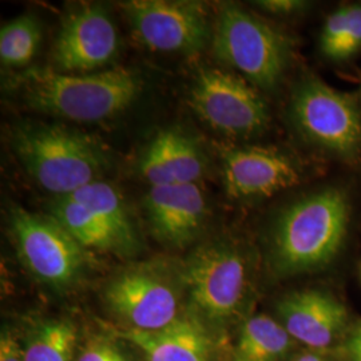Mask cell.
<instances>
[{
	"label": "cell",
	"instance_id": "obj_27",
	"mask_svg": "<svg viewBox=\"0 0 361 361\" xmlns=\"http://www.w3.org/2000/svg\"><path fill=\"white\" fill-rule=\"evenodd\" d=\"M345 349L349 361H361V325L350 336Z\"/></svg>",
	"mask_w": 361,
	"mask_h": 361
},
{
	"label": "cell",
	"instance_id": "obj_17",
	"mask_svg": "<svg viewBox=\"0 0 361 361\" xmlns=\"http://www.w3.org/2000/svg\"><path fill=\"white\" fill-rule=\"evenodd\" d=\"M99 219L106 231L113 235L119 253H130L137 246V235L129 212L116 188L107 182L95 180L68 194Z\"/></svg>",
	"mask_w": 361,
	"mask_h": 361
},
{
	"label": "cell",
	"instance_id": "obj_14",
	"mask_svg": "<svg viewBox=\"0 0 361 361\" xmlns=\"http://www.w3.org/2000/svg\"><path fill=\"white\" fill-rule=\"evenodd\" d=\"M277 312L288 334L312 348L329 347L348 319L345 307L337 298L317 289L297 290L285 296Z\"/></svg>",
	"mask_w": 361,
	"mask_h": 361
},
{
	"label": "cell",
	"instance_id": "obj_7",
	"mask_svg": "<svg viewBox=\"0 0 361 361\" xmlns=\"http://www.w3.org/2000/svg\"><path fill=\"white\" fill-rule=\"evenodd\" d=\"M180 284L200 316L212 323L228 322L245 297V261L226 244L202 246L183 265Z\"/></svg>",
	"mask_w": 361,
	"mask_h": 361
},
{
	"label": "cell",
	"instance_id": "obj_6",
	"mask_svg": "<svg viewBox=\"0 0 361 361\" xmlns=\"http://www.w3.org/2000/svg\"><path fill=\"white\" fill-rule=\"evenodd\" d=\"M10 224L18 253L39 281L62 290L80 279L86 267V247L52 216L13 207Z\"/></svg>",
	"mask_w": 361,
	"mask_h": 361
},
{
	"label": "cell",
	"instance_id": "obj_15",
	"mask_svg": "<svg viewBox=\"0 0 361 361\" xmlns=\"http://www.w3.org/2000/svg\"><path fill=\"white\" fill-rule=\"evenodd\" d=\"M205 159L197 143L180 130L159 131L145 149L140 171L150 186L197 183Z\"/></svg>",
	"mask_w": 361,
	"mask_h": 361
},
{
	"label": "cell",
	"instance_id": "obj_26",
	"mask_svg": "<svg viewBox=\"0 0 361 361\" xmlns=\"http://www.w3.org/2000/svg\"><path fill=\"white\" fill-rule=\"evenodd\" d=\"M264 10L277 15H292L304 10L308 4L298 0H264L258 3Z\"/></svg>",
	"mask_w": 361,
	"mask_h": 361
},
{
	"label": "cell",
	"instance_id": "obj_9",
	"mask_svg": "<svg viewBox=\"0 0 361 361\" xmlns=\"http://www.w3.org/2000/svg\"><path fill=\"white\" fill-rule=\"evenodd\" d=\"M137 39L153 51L192 55L210 38L204 6L197 1L133 0L122 4Z\"/></svg>",
	"mask_w": 361,
	"mask_h": 361
},
{
	"label": "cell",
	"instance_id": "obj_8",
	"mask_svg": "<svg viewBox=\"0 0 361 361\" xmlns=\"http://www.w3.org/2000/svg\"><path fill=\"white\" fill-rule=\"evenodd\" d=\"M194 113L213 129L233 137H250L265 129L268 107L244 79L207 68L195 78L189 94Z\"/></svg>",
	"mask_w": 361,
	"mask_h": 361
},
{
	"label": "cell",
	"instance_id": "obj_2",
	"mask_svg": "<svg viewBox=\"0 0 361 361\" xmlns=\"http://www.w3.org/2000/svg\"><path fill=\"white\" fill-rule=\"evenodd\" d=\"M348 219L347 195L334 188L307 195L286 207L271 235L273 269L290 276L326 265L343 244Z\"/></svg>",
	"mask_w": 361,
	"mask_h": 361
},
{
	"label": "cell",
	"instance_id": "obj_28",
	"mask_svg": "<svg viewBox=\"0 0 361 361\" xmlns=\"http://www.w3.org/2000/svg\"><path fill=\"white\" fill-rule=\"evenodd\" d=\"M296 361H325L324 359H322L320 356H317V355H312V353H307V355H302V356H300Z\"/></svg>",
	"mask_w": 361,
	"mask_h": 361
},
{
	"label": "cell",
	"instance_id": "obj_3",
	"mask_svg": "<svg viewBox=\"0 0 361 361\" xmlns=\"http://www.w3.org/2000/svg\"><path fill=\"white\" fill-rule=\"evenodd\" d=\"M13 147L28 174L59 197L95 182L109 164L94 138L63 126H19L13 130Z\"/></svg>",
	"mask_w": 361,
	"mask_h": 361
},
{
	"label": "cell",
	"instance_id": "obj_13",
	"mask_svg": "<svg viewBox=\"0 0 361 361\" xmlns=\"http://www.w3.org/2000/svg\"><path fill=\"white\" fill-rule=\"evenodd\" d=\"M145 207L153 234L162 243L182 246L204 228L207 201L198 183L150 186Z\"/></svg>",
	"mask_w": 361,
	"mask_h": 361
},
{
	"label": "cell",
	"instance_id": "obj_19",
	"mask_svg": "<svg viewBox=\"0 0 361 361\" xmlns=\"http://www.w3.org/2000/svg\"><path fill=\"white\" fill-rule=\"evenodd\" d=\"M49 214L56 219L83 247L119 253L116 240L106 231L99 219L71 195L58 197L52 201L49 207Z\"/></svg>",
	"mask_w": 361,
	"mask_h": 361
},
{
	"label": "cell",
	"instance_id": "obj_16",
	"mask_svg": "<svg viewBox=\"0 0 361 361\" xmlns=\"http://www.w3.org/2000/svg\"><path fill=\"white\" fill-rule=\"evenodd\" d=\"M122 337L141 349L147 361H210L213 341L204 324L183 314L158 331L128 329Z\"/></svg>",
	"mask_w": 361,
	"mask_h": 361
},
{
	"label": "cell",
	"instance_id": "obj_1",
	"mask_svg": "<svg viewBox=\"0 0 361 361\" xmlns=\"http://www.w3.org/2000/svg\"><path fill=\"white\" fill-rule=\"evenodd\" d=\"M27 104L46 114L78 122H97L125 111L138 98L142 80L116 67L90 74L30 68L18 78Z\"/></svg>",
	"mask_w": 361,
	"mask_h": 361
},
{
	"label": "cell",
	"instance_id": "obj_23",
	"mask_svg": "<svg viewBox=\"0 0 361 361\" xmlns=\"http://www.w3.org/2000/svg\"><path fill=\"white\" fill-rule=\"evenodd\" d=\"M361 49V4H353L352 19L348 30L341 43L337 46L334 54L331 55V61L341 62L352 58Z\"/></svg>",
	"mask_w": 361,
	"mask_h": 361
},
{
	"label": "cell",
	"instance_id": "obj_24",
	"mask_svg": "<svg viewBox=\"0 0 361 361\" xmlns=\"http://www.w3.org/2000/svg\"><path fill=\"white\" fill-rule=\"evenodd\" d=\"M75 361H129V359L116 344L106 340H94L83 348Z\"/></svg>",
	"mask_w": 361,
	"mask_h": 361
},
{
	"label": "cell",
	"instance_id": "obj_10",
	"mask_svg": "<svg viewBox=\"0 0 361 361\" xmlns=\"http://www.w3.org/2000/svg\"><path fill=\"white\" fill-rule=\"evenodd\" d=\"M104 297L110 310L130 329L158 331L180 316L177 289L152 267L119 273L106 286Z\"/></svg>",
	"mask_w": 361,
	"mask_h": 361
},
{
	"label": "cell",
	"instance_id": "obj_22",
	"mask_svg": "<svg viewBox=\"0 0 361 361\" xmlns=\"http://www.w3.org/2000/svg\"><path fill=\"white\" fill-rule=\"evenodd\" d=\"M352 6H344L335 13H331L324 23L320 35V49L326 58H331L337 46L341 43L347 34L350 19H352Z\"/></svg>",
	"mask_w": 361,
	"mask_h": 361
},
{
	"label": "cell",
	"instance_id": "obj_21",
	"mask_svg": "<svg viewBox=\"0 0 361 361\" xmlns=\"http://www.w3.org/2000/svg\"><path fill=\"white\" fill-rule=\"evenodd\" d=\"M42 26L38 18L20 15L0 30V61L7 67H25L38 52Z\"/></svg>",
	"mask_w": 361,
	"mask_h": 361
},
{
	"label": "cell",
	"instance_id": "obj_25",
	"mask_svg": "<svg viewBox=\"0 0 361 361\" xmlns=\"http://www.w3.org/2000/svg\"><path fill=\"white\" fill-rule=\"evenodd\" d=\"M0 361H26L25 348L10 331H3L0 337Z\"/></svg>",
	"mask_w": 361,
	"mask_h": 361
},
{
	"label": "cell",
	"instance_id": "obj_20",
	"mask_svg": "<svg viewBox=\"0 0 361 361\" xmlns=\"http://www.w3.org/2000/svg\"><path fill=\"white\" fill-rule=\"evenodd\" d=\"M77 326L68 320L40 324L25 347L26 361H74Z\"/></svg>",
	"mask_w": 361,
	"mask_h": 361
},
{
	"label": "cell",
	"instance_id": "obj_18",
	"mask_svg": "<svg viewBox=\"0 0 361 361\" xmlns=\"http://www.w3.org/2000/svg\"><path fill=\"white\" fill-rule=\"evenodd\" d=\"M293 337L284 325L267 314L249 319L234 349L235 361H279L292 347Z\"/></svg>",
	"mask_w": 361,
	"mask_h": 361
},
{
	"label": "cell",
	"instance_id": "obj_4",
	"mask_svg": "<svg viewBox=\"0 0 361 361\" xmlns=\"http://www.w3.org/2000/svg\"><path fill=\"white\" fill-rule=\"evenodd\" d=\"M213 52L259 89L276 87L290 62L292 44L281 31L231 4L222 8L213 32Z\"/></svg>",
	"mask_w": 361,
	"mask_h": 361
},
{
	"label": "cell",
	"instance_id": "obj_5",
	"mask_svg": "<svg viewBox=\"0 0 361 361\" xmlns=\"http://www.w3.org/2000/svg\"><path fill=\"white\" fill-rule=\"evenodd\" d=\"M290 116L312 145L345 158L360 154L361 109L352 94L307 78L292 95Z\"/></svg>",
	"mask_w": 361,
	"mask_h": 361
},
{
	"label": "cell",
	"instance_id": "obj_11",
	"mask_svg": "<svg viewBox=\"0 0 361 361\" xmlns=\"http://www.w3.org/2000/svg\"><path fill=\"white\" fill-rule=\"evenodd\" d=\"M119 49L116 25L99 4H82L67 13L52 46L55 70L90 74L104 68Z\"/></svg>",
	"mask_w": 361,
	"mask_h": 361
},
{
	"label": "cell",
	"instance_id": "obj_12",
	"mask_svg": "<svg viewBox=\"0 0 361 361\" xmlns=\"http://www.w3.org/2000/svg\"><path fill=\"white\" fill-rule=\"evenodd\" d=\"M222 177L234 200L271 197L300 182V171L288 155L274 147H235L224 153Z\"/></svg>",
	"mask_w": 361,
	"mask_h": 361
}]
</instances>
